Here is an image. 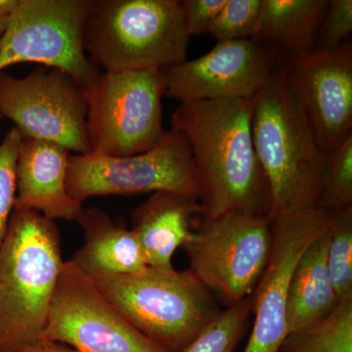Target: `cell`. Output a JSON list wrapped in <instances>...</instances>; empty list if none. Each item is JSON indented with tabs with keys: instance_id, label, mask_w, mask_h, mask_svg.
Wrapping results in <instances>:
<instances>
[{
	"instance_id": "obj_6",
	"label": "cell",
	"mask_w": 352,
	"mask_h": 352,
	"mask_svg": "<svg viewBox=\"0 0 352 352\" xmlns=\"http://www.w3.org/2000/svg\"><path fill=\"white\" fill-rule=\"evenodd\" d=\"M90 152L110 157L142 154L164 138L162 69L100 73L83 87Z\"/></svg>"
},
{
	"instance_id": "obj_14",
	"label": "cell",
	"mask_w": 352,
	"mask_h": 352,
	"mask_svg": "<svg viewBox=\"0 0 352 352\" xmlns=\"http://www.w3.org/2000/svg\"><path fill=\"white\" fill-rule=\"evenodd\" d=\"M289 91L326 152L352 133V44L282 61Z\"/></svg>"
},
{
	"instance_id": "obj_16",
	"label": "cell",
	"mask_w": 352,
	"mask_h": 352,
	"mask_svg": "<svg viewBox=\"0 0 352 352\" xmlns=\"http://www.w3.org/2000/svg\"><path fill=\"white\" fill-rule=\"evenodd\" d=\"M199 215L203 217L198 198L166 191L153 193L132 212L131 230L149 267L173 270V256L191 240Z\"/></svg>"
},
{
	"instance_id": "obj_1",
	"label": "cell",
	"mask_w": 352,
	"mask_h": 352,
	"mask_svg": "<svg viewBox=\"0 0 352 352\" xmlns=\"http://www.w3.org/2000/svg\"><path fill=\"white\" fill-rule=\"evenodd\" d=\"M254 98L180 104L171 129L188 140L198 175L203 217L270 215V186L252 135Z\"/></svg>"
},
{
	"instance_id": "obj_2",
	"label": "cell",
	"mask_w": 352,
	"mask_h": 352,
	"mask_svg": "<svg viewBox=\"0 0 352 352\" xmlns=\"http://www.w3.org/2000/svg\"><path fill=\"white\" fill-rule=\"evenodd\" d=\"M252 135L270 186V219L319 208L328 152L289 91L282 62L254 98Z\"/></svg>"
},
{
	"instance_id": "obj_20",
	"label": "cell",
	"mask_w": 352,
	"mask_h": 352,
	"mask_svg": "<svg viewBox=\"0 0 352 352\" xmlns=\"http://www.w3.org/2000/svg\"><path fill=\"white\" fill-rule=\"evenodd\" d=\"M278 352H352V302H340L325 318L289 333Z\"/></svg>"
},
{
	"instance_id": "obj_3",
	"label": "cell",
	"mask_w": 352,
	"mask_h": 352,
	"mask_svg": "<svg viewBox=\"0 0 352 352\" xmlns=\"http://www.w3.org/2000/svg\"><path fill=\"white\" fill-rule=\"evenodd\" d=\"M64 263L54 220L14 208L0 245V352L41 340Z\"/></svg>"
},
{
	"instance_id": "obj_29",
	"label": "cell",
	"mask_w": 352,
	"mask_h": 352,
	"mask_svg": "<svg viewBox=\"0 0 352 352\" xmlns=\"http://www.w3.org/2000/svg\"><path fill=\"white\" fill-rule=\"evenodd\" d=\"M19 4V0H0V16L9 17Z\"/></svg>"
},
{
	"instance_id": "obj_26",
	"label": "cell",
	"mask_w": 352,
	"mask_h": 352,
	"mask_svg": "<svg viewBox=\"0 0 352 352\" xmlns=\"http://www.w3.org/2000/svg\"><path fill=\"white\" fill-rule=\"evenodd\" d=\"M352 32V0H330L317 32L314 50H332L349 41Z\"/></svg>"
},
{
	"instance_id": "obj_7",
	"label": "cell",
	"mask_w": 352,
	"mask_h": 352,
	"mask_svg": "<svg viewBox=\"0 0 352 352\" xmlns=\"http://www.w3.org/2000/svg\"><path fill=\"white\" fill-rule=\"evenodd\" d=\"M67 191L82 204L91 197L173 192L199 199L198 175L188 140L166 132L149 151L129 157L69 155Z\"/></svg>"
},
{
	"instance_id": "obj_9",
	"label": "cell",
	"mask_w": 352,
	"mask_h": 352,
	"mask_svg": "<svg viewBox=\"0 0 352 352\" xmlns=\"http://www.w3.org/2000/svg\"><path fill=\"white\" fill-rule=\"evenodd\" d=\"M89 0H19L0 43V73L19 63L61 69L87 87L100 69L85 54Z\"/></svg>"
},
{
	"instance_id": "obj_8",
	"label": "cell",
	"mask_w": 352,
	"mask_h": 352,
	"mask_svg": "<svg viewBox=\"0 0 352 352\" xmlns=\"http://www.w3.org/2000/svg\"><path fill=\"white\" fill-rule=\"evenodd\" d=\"M270 215L229 212L201 217L188 244L182 248L189 270L227 307L252 296L272 249Z\"/></svg>"
},
{
	"instance_id": "obj_21",
	"label": "cell",
	"mask_w": 352,
	"mask_h": 352,
	"mask_svg": "<svg viewBox=\"0 0 352 352\" xmlns=\"http://www.w3.org/2000/svg\"><path fill=\"white\" fill-rule=\"evenodd\" d=\"M349 207H352V133L328 152L319 199V208L330 214Z\"/></svg>"
},
{
	"instance_id": "obj_28",
	"label": "cell",
	"mask_w": 352,
	"mask_h": 352,
	"mask_svg": "<svg viewBox=\"0 0 352 352\" xmlns=\"http://www.w3.org/2000/svg\"><path fill=\"white\" fill-rule=\"evenodd\" d=\"M16 352H78L66 344L50 340H41L36 344H32Z\"/></svg>"
},
{
	"instance_id": "obj_19",
	"label": "cell",
	"mask_w": 352,
	"mask_h": 352,
	"mask_svg": "<svg viewBox=\"0 0 352 352\" xmlns=\"http://www.w3.org/2000/svg\"><path fill=\"white\" fill-rule=\"evenodd\" d=\"M330 0H261L256 41L282 61L314 50L317 32Z\"/></svg>"
},
{
	"instance_id": "obj_25",
	"label": "cell",
	"mask_w": 352,
	"mask_h": 352,
	"mask_svg": "<svg viewBox=\"0 0 352 352\" xmlns=\"http://www.w3.org/2000/svg\"><path fill=\"white\" fill-rule=\"evenodd\" d=\"M0 116V120H1ZM22 135L13 126L0 143V245L6 236L16 198V166Z\"/></svg>"
},
{
	"instance_id": "obj_12",
	"label": "cell",
	"mask_w": 352,
	"mask_h": 352,
	"mask_svg": "<svg viewBox=\"0 0 352 352\" xmlns=\"http://www.w3.org/2000/svg\"><path fill=\"white\" fill-rule=\"evenodd\" d=\"M282 60L256 39L219 41L203 56L163 69L166 96L180 102L252 99Z\"/></svg>"
},
{
	"instance_id": "obj_10",
	"label": "cell",
	"mask_w": 352,
	"mask_h": 352,
	"mask_svg": "<svg viewBox=\"0 0 352 352\" xmlns=\"http://www.w3.org/2000/svg\"><path fill=\"white\" fill-rule=\"evenodd\" d=\"M0 116L12 120L23 138L90 153L83 87L61 69L41 67L25 78L0 73Z\"/></svg>"
},
{
	"instance_id": "obj_22",
	"label": "cell",
	"mask_w": 352,
	"mask_h": 352,
	"mask_svg": "<svg viewBox=\"0 0 352 352\" xmlns=\"http://www.w3.org/2000/svg\"><path fill=\"white\" fill-rule=\"evenodd\" d=\"M327 266L339 302H352V207L332 214Z\"/></svg>"
},
{
	"instance_id": "obj_5",
	"label": "cell",
	"mask_w": 352,
	"mask_h": 352,
	"mask_svg": "<svg viewBox=\"0 0 352 352\" xmlns=\"http://www.w3.org/2000/svg\"><path fill=\"white\" fill-rule=\"evenodd\" d=\"M132 326L168 352H182L222 311L191 270L89 277Z\"/></svg>"
},
{
	"instance_id": "obj_30",
	"label": "cell",
	"mask_w": 352,
	"mask_h": 352,
	"mask_svg": "<svg viewBox=\"0 0 352 352\" xmlns=\"http://www.w3.org/2000/svg\"><path fill=\"white\" fill-rule=\"evenodd\" d=\"M9 17H10V16H9ZM9 17H1V16H0V43H1V39L3 38L4 34H6Z\"/></svg>"
},
{
	"instance_id": "obj_17",
	"label": "cell",
	"mask_w": 352,
	"mask_h": 352,
	"mask_svg": "<svg viewBox=\"0 0 352 352\" xmlns=\"http://www.w3.org/2000/svg\"><path fill=\"white\" fill-rule=\"evenodd\" d=\"M76 221L85 244L71 261L88 277L133 274L149 267L138 237L122 220L94 207L83 208Z\"/></svg>"
},
{
	"instance_id": "obj_11",
	"label": "cell",
	"mask_w": 352,
	"mask_h": 352,
	"mask_svg": "<svg viewBox=\"0 0 352 352\" xmlns=\"http://www.w3.org/2000/svg\"><path fill=\"white\" fill-rule=\"evenodd\" d=\"M41 340L78 352H168L132 326L71 261L62 267Z\"/></svg>"
},
{
	"instance_id": "obj_4",
	"label": "cell",
	"mask_w": 352,
	"mask_h": 352,
	"mask_svg": "<svg viewBox=\"0 0 352 352\" xmlns=\"http://www.w3.org/2000/svg\"><path fill=\"white\" fill-rule=\"evenodd\" d=\"M189 38L179 0H89L83 48L107 73L182 63Z\"/></svg>"
},
{
	"instance_id": "obj_27",
	"label": "cell",
	"mask_w": 352,
	"mask_h": 352,
	"mask_svg": "<svg viewBox=\"0 0 352 352\" xmlns=\"http://www.w3.org/2000/svg\"><path fill=\"white\" fill-rule=\"evenodd\" d=\"M183 20L190 38L208 34L226 0H179Z\"/></svg>"
},
{
	"instance_id": "obj_24",
	"label": "cell",
	"mask_w": 352,
	"mask_h": 352,
	"mask_svg": "<svg viewBox=\"0 0 352 352\" xmlns=\"http://www.w3.org/2000/svg\"><path fill=\"white\" fill-rule=\"evenodd\" d=\"M261 0H226L208 34L219 41L256 39Z\"/></svg>"
},
{
	"instance_id": "obj_18",
	"label": "cell",
	"mask_w": 352,
	"mask_h": 352,
	"mask_svg": "<svg viewBox=\"0 0 352 352\" xmlns=\"http://www.w3.org/2000/svg\"><path fill=\"white\" fill-rule=\"evenodd\" d=\"M328 245L329 228L308 245L296 263L287 302L288 335L325 318L340 303L329 275Z\"/></svg>"
},
{
	"instance_id": "obj_15",
	"label": "cell",
	"mask_w": 352,
	"mask_h": 352,
	"mask_svg": "<svg viewBox=\"0 0 352 352\" xmlns=\"http://www.w3.org/2000/svg\"><path fill=\"white\" fill-rule=\"evenodd\" d=\"M69 151L50 141L23 138L16 166L14 208H28L52 220H76L82 204L67 191Z\"/></svg>"
},
{
	"instance_id": "obj_13",
	"label": "cell",
	"mask_w": 352,
	"mask_h": 352,
	"mask_svg": "<svg viewBox=\"0 0 352 352\" xmlns=\"http://www.w3.org/2000/svg\"><path fill=\"white\" fill-rule=\"evenodd\" d=\"M332 214L320 208L272 219V249L252 296L254 326L243 352H278L288 336L289 280L308 245L325 232Z\"/></svg>"
},
{
	"instance_id": "obj_23",
	"label": "cell",
	"mask_w": 352,
	"mask_h": 352,
	"mask_svg": "<svg viewBox=\"0 0 352 352\" xmlns=\"http://www.w3.org/2000/svg\"><path fill=\"white\" fill-rule=\"evenodd\" d=\"M252 296L220 312L182 352H233L252 314Z\"/></svg>"
}]
</instances>
